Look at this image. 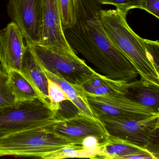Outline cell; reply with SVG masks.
<instances>
[{"label":"cell","instance_id":"cell-13","mask_svg":"<svg viewBox=\"0 0 159 159\" xmlns=\"http://www.w3.org/2000/svg\"><path fill=\"white\" fill-rule=\"evenodd\" d=\"M124 96L159 112V84L142 78L132 81Z\"/></svg>","mask_w":159,"mask_h":159},{"label":"cell","instance_id":"cell-5","mask_svg":"<svg viewBox=\"0 0 159 159\" xmlns=\"http://www.w3.org/2000/svg\"><path fill=\"white\" fill-rule=\"evenodd\" d=\"M43 70L82 86L96 71L78 56L59 53L41 44L26 43Z\"/></svg>","mask_w":159,"mask_h":159},{"label":"cell","instance_id":"cell-16","mask_svg":"<svg viewBox=\"0 0 159 159\" xmlns=\"http://www.w3.org/2000/svg\"><path fill=\"white\" fill-rule=\"evenodd\" d=\"M43 71L48 79L56 83L61 87L68 98L69 101L77 108L79 112L96 117L89 107L87 93L82 86L73 85L51 72L45 70Z\"/></svg>","mask_w":159,"mask_h":159},{"label":"cell","instance_id":"cell-23","mask_svg":"<svg viewBox=\"0 0 159 159\" xmlns=\"http://www.w3.org/2000/svg\"><path fill=\"white\" fill-rule=\"evenodd\" d=\"M139 9L159 18V0H141Z\"/></svg>","mask_w":159,"mask_h":159},{"label":"cell","instance_id":"cell-6","mask_svg":"<svg viewBox=\"0 0 159 159\" xmlns=\"http://www.w3.org/2000/svg\"><path fill=\"white\" fill-rule=\"evenodd\" d=\"M44 127L70 142L80 146L87 137L93 136L103 142L109 135L100 120L79 111L68 117L56 114L53 120Z\"/></svg>","mask_w":159,"mask_h":159},{"label":"cell","instance_id":"cell-19","mask_svg":"<svg viewBox=\"0 0 159 159\" xmlns=\"http://www.w3.org/2000/svg\"><path fill=\"white\" fill-rule=\"evenodd\" d=\"M63 30L73 26L77 21L79 0H58Z\"/></svg>","mask_w":159,"mask_h":159},{"label":"cell","instance_id":"cell-7","mask_svg":"<svg viewBox=\"0 0 159 159\" xmlns=\"http://www.w3.org/2000/svg\"><path fill=\"white\" fill-rule=\"evenodd\" d=\"M87 94L89 107L98 119L110 117L133 120L159 116V112L124 95L100 96Z\"/></svg>","mask_w":159,"mask_h":159},{"label":"cell","instance_id":"cell-14","mask_svg":"<svg viewBox=\"0 0 159 159\" xmlns=\"http://www.w3.org/2000/svg\"><path fill=\"white\" fill-rule=\"evenodd\" d=\"M128 83L124 81L109 79L96 71L95 73L83 84L85 92L90 94L100 96L125 95Z\"/></svg>","mask_w":159,"mask_h":159},{"label":"cell","instance_id":"cell-18","mask_svg":"<svg viewBox=\"0 0 159 159\" xmlns=\"http://www.w3.org/2000/svg\"><path fill=\"white\" fill-rule=\"evenodd\" d=\"M96 154L89 150L83 148L80 145L69 146L46 153L43 159H62L69 158H96Z\"/></svg>","mask_w":159,"mask_h":159},{"label":"cell","instance_id":"cell-22","mask_svg":"<svg viewBox=\"0 0 159 159\" xmlns=\"http://www.w3.org/2000/svg\"><path fill=\"white\" fill-rule=\"evenodd\" d=\"M100 5H111L128 13L133 9H140L141 0H95Z\"/></svg>","mask_w":159,"mask_h":159},{"label":"cell","instance_id":"cell-12","mask_svg":"<svg viewBox=\"0 0 159 159\" xmlns=\"http://www.w3.org/2000/svg\"><path fill=\"white\" fill-rule=\"evenodd\" d=\"M20 72L28 81L42 100L50 108L48 98V79L30 48L26 44Z\"/></svg>","mask_w":159,"mask_h":159},{"label":"cell","instance_id":"cell-1","mask_svg":"<svg viewBox=\"0 0 159 159\" xmlns=\"http://www.w3.org/2000/svg\"><path fill=\"white\" fill-rule=\"evenodd\" d=\"M102 10L95 0H79L75 25L64 30L68 42L104 76L130 82L139 73L129 59L112 43L100 19Z\"/></svg>","mask_w":159,"mask_h":159},{"label":"cell","instance_id":"cell-11","mask_svg":"<svg viewBox=\"0 0 159 159\" xmlns=\"http://www.w3.org/2000/svg\"><path fill=\"white\" fill-rule=\"evenodd\" d=\"M17 25L12 22L0 30V64L8 72L11 70L20 71L27 45Z\"/></svg>","mask_w":159,"mask_h":159},{"label":"cell","instance_id":"cell-8","mask_svg":"<svg viewBox=\"0 0 159 159\" xmlns=\"http://www.w3.org/2000/svg\"><path fill=\"white\" fill-rule=\"evenodd\" d=\"M110 135L149 149L159 128V116L141 119L98 118Z\"/></svg>","mask_w":159,"mask_h":159},{"label":"cell","instance_id":"cell-10","mask_svg":"<svg viewBox=\"0 0 159 159\" xmlns=\"http://www.w3.org/2000/svg\"><path fill=\"white\" fill-rule=\"evenodd\" d=\"M42 12L43 27L39 44L59 53L77 55L66 39L58 0H42Z\"/></svg>","mask_w":159,"mask_h":159},{"label":"cell","instance_id":"cell-20","mask_svg":"<svg viewBox=\"0 0 159 159\" xmlns=\"http://www.w3.org/2000/svg\"><path fill=\"white\" fill-rule=\"evenodd\" d=\"M48 93L50 108L56 114L61 109V103L69 101L61 87L49 79H48Z\"/></svg>","mask_w":159,"mask_h":159},{"label":"cell","instance_id":"cell-3","mask_svg":"<svg viewBox=\"0 0 159 159\" xmlns=\"http://www.w3.org/2000/svg\"><path fill=\"white\" fill-rule=\"evenodd\" d=\"M75 144L44 128H30L0 138V157L40 158L45 154Z\"/></svg>","mask_w":159,"mask_h":159},{"label":"cell","instance_id":"cell-24","mask_svg":"<svg viewBox=\"0 0 159 159\" xmlns=\"http://www.w3.org/2000/svg\"><path fill=\"white\" fill-rule=\"evenodd\" d=\"M6 134H5V133H2V132H0V138L2 137Z\"/></svg>","mask_w":159,"mask_h":159},{"label":"cell","instance_id":"cell-4","mask_svg":"<svg viewBox=\"0 0 159 159\" xmlns=\"http://www.w3.org/2000/svg\"><path fill=\"white\" fill-rule=\"evenodd\" d=\"M56 114L40 98L0 107V132L9 134L51 123Z\"/></svg>","mask_w":159,"mask_h":159},{"label":"cell","instance_id":"cell-2","mask_svg":"<svg viewBox=\"0 0 159 159\" xmlns=\"http://www.w3.org/2000/svg\"><path fill=\"white\" fill-rule=\"evenodd\" d=\"M127 14L119 9H102L100 19L110 39L132 62L141 78L159 84V62L149 51L147 39L139 36L128 25Z\"/></svg>","mask_w":159,"mask_h":159},{"label":"cell","instance_id":"cell-9","mask_svg":"<svg viewBox=\"0 0 159 159\" xmlns=\"http://www.w3.org/2000/svg\"><path fill=\"white\" fill-rule=\"evenodd\" d=\"M7 12L26 43L40 44L43 27L42 0H9Z\"/></svg>","mask_w":159,"mask_h":159},{"label":"cell","instance_id":"cell-21","mask_svg":"<svg viewBox=\"0 0 159 159\" xmlns=\"http://www.w3.org/2000/svg\"><path fill=\"white\" fill-rule=\"evenodd\" d=\"M15 102L8 82V74L0 64V107L11 105Z\"/></svg>","mask_w":159,"mask_h":159},{"label":"cell","instance_id":"cell-17","mask_svg":"<svg viewBox=\"0 0 159 159\" xmlns=\"http://www.w3.org/2000/svg\"><path fill=\"white\" fill-rule=\"evenodd\" d=\"M7 74L9 85L15 102L33 100L40 98L36 90L20 71L11 70L7 72Z\"/></svg>","mask_w":159,"mask_h":159},{"label":"cell","instance_id":"cell-15","mask_svg":"<svg viewBox=\"0 0 159 159\" xmlns=\"http://www.w3.org/2000/svg\"><path fill=\"white\" fill-rule=\"evenodd\" d=\"M148 149H149L128 140L109 134L105 141L99 144L97 158L125 159L128 155Z\"/></svg>","mask_w":159,"mask_h":159}]
</instances>
